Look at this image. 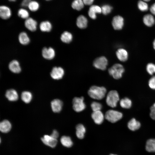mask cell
<instances>
[{"instance_id":"cell-1","label":"cell","mask_w":155,"mask_h":155,"mask_svg":"<svg viewBox=\"0 0 155 155\" xmlns=\"http://www.w3.org/2000/svg\"><path fill=\"white\" fill-rule=\"evenodd\" d=\"M106 88L104 87L92 86L88 91L89 96L94 99L101 100L104 97L106 93Z\"/></svg>"},{"instance_id":"cell-2","label":"cell","mask_w":155,"mask_h":155,"mask_svg":"<svg viewBox=\"0 0 155 155\" xmlns=\"http://www.w3.org/2000/svg\"><path fill=\"white\" fill-rule=\"evenodd\" d=\"M124 70L122 65L116 63L109 69L108 72L109 74L114 79H118L121 78Z\"/></svg>"},{"instance_id":"cell-3","label":"cell","mask_w":155,"mask_h":155,"mask_svg":"<svg viewBox=\"0 0 155 155\" xmlns=\"http://www.w3.org/2000/svg\"><path fill=\"white\" fill-rule=\"evenodd\" d=\"M119 100V95L117 91L111 90L107 94L106 99L107 104L109 106L114 108L117 106Z\"/></svg>"},{"instance_id":"cell-4","label":"cell","mask_w":155,"mask_h":155,"mask_svg":"<svg viewBox=\"0 0 155 155\" xmlns=\"http://www.w3.org/2000/svg\"><path fill=\"white\" fill-rule=\"evenodd\" d=\"M122 113L117 111L109 110L106 112L105 117L109 121L115 123L120 120L122 117Z\"/></svg>"},{"instance_id":"cell-5","label":"cell","mask_w":155,"mask_h":155,"mask_svg":"<svg viewBox=\"0 0 155 155\" xmlns=\"http://www.w3.org/2000/svg\"><path fill=\"white\" fill-rule=\"evenodd\" d=\"M83 97H75L73 98L72 101L73 108L75 111L80 112L85 108L86 106Z\"/></svg>"},{"instance_id":"cell-6","label":"cell","mask_w":155,"mask_h":155,"mask_svg":"<svg viewBox=\"0 0 155 155\" xmlns=\"http://www.w3.org/2000/svg\"><path fill=\"white\" fill-rule=\"evenodd\" d=\"M108 64V60L104 56H101L96 59L93 63L94 66L96 68L102 70H105Z\"/></svg>"},{"instance_id":"cell-7","label":"cell","mask_w":155,"mask_h":155,"mask_svg":"<svg viewBox=\"0 0 155 155\" xmlns=\"http://www.w3.org/2000/svg\"><path fill=\"white\" fill-rule=\"evenodd\" d=\"M112 24L115 30H120L123 28L124 26V19L120 16H115L113 19Z\"/></svg>"},{"instance_id":"cell-8","label":"cell","mask_w":155,"mask_h":155,"mask_svg":"<svg viewBox=\"0 0 155 155\" xmlns=\"http://www.w3.org/2000/svg\"><path fill=\"white\" fill-rule=\"evenodd\" d=\"M64 73L63 69L60 67H54L51 73V77L55 80H59L61 79Z\"/></svg>"},{"instance_id":"cell-9","label":"cell","mask_w":155,"mask_h":155,"mask_svg":"<svg viewBox=\"0 0 155 155\" xmlns=\"http://www.w3.org/2000/svg\"><path fill=\"white\" fill-rule=\"evenodd\" d=\"M41 140L44 144L51 148L55 147L57 142V139L47 135H44L43 137L41 138Z\"/></svg>"},{"instance_id":"cell-10","label":"cell","mask_w":155,"mask_h":155,"mask_svg":"<svg viewBox=\"0 0 155 155\" xmlns=\"http://www.w3.org/2000/svg\"><path fill=\"white\" fill-rule=\"evenodd\" d=\"M42 55L45 59L51 60L55 57V52L54 49L51 47H44L42 50Z\"/></svg>"},{"instance_id":"cell-11","label":"cell","mask_w":155,"mask_h":155,"mask_svg":"<svg viewBox=\"0 0 155 155\" xmlns=\"http://www.w3.org/2000/svg\"><path fill=\"white\" fill-rule=\"evenodd\" d=\"M91 117L94 123L98 125L102 123L104 118V115L100 111H93Z\"/></svg>"},{"instance_id":"cell-12","label":"cell","mask_w":155,"mask_h":155,"mask_svg":"<svg viewBox=\"0 0 155 155\" xmlns=\"http://www.w3.org/2000/svg\"><path fill=\"white\" fill-rule=\"evenodd\" d=\"M101 13V8L98 5H93L91 6L89 8L88 15L91 19H95L96 18V14Z\"/></svg>"},{"instance_id":"cell-13","label":"cell","mask_w":155,"mask_h":155,"mask_svg":"<svg viewBox=\"0 0 155 155\" xmlns=\"http://www.w3.org/2000/svg\"><path fill=\"white\" fill-rule=\"evenodd\" d=\"M11 11L10 8L5 5H1L0 7V16L3 19L9 18L11 16Z\"/></svg>"},{"instance_id":"cell-14","label":"cell","mask_w":155,"mask_h":155,"mask_svg":"<svg viewBox=\"0 0 155 155\" xmlns=\"http://www.w3.org/2000/svg\"><path fill=\"white\" fill-rule=\"evenodd\" d=\"M24 24L25 27L30 31H34L36 29L37 22L32 18H28L26 19Z\"/></svg>"},{"instance_id":"cell-15","label":"cell","mask_w":155,"mask_h":155,"mask_svg":"<svg viewBox=\"0 0 155 155\" xmlns=\"http://www.w3.org/2000/svg\"><path fill=\"white\" fill-rule=\"evenodd\" d=\"M116 55L117 58L121 61H125L128 58V53L124 49L120 48L118 49L116 52Z\"/></svg>"},{"instance_id":"cell-16","label":"cell","mask_w":155,"mask_h":155,"mask_svg":"<svg viewBox=\"0 0 155 155\" xmlns=\"http://www.w3.org/2000/svg\"><path fill=\"white\" fill-rule=\"evenodd\" d=\"M51 104L52 110L55 113L60 112L62 109L63 102L59 99L54 100L51 102Z\"/></svg>"},{"instance_id":"cell-17","label":"cell","mask_w":155,"mask_h":155,"mask_svg":"<svg viewBox=\"0 0 155 155\" xmlns=\"http://www.w3.org/2000/svg\"><path fill=\"white\" fill-rule=\"evenodd\" d=\"M88 22V20L86 17L83 15H81L78 17L76 23L79 28L84 29L87 27Z\"/></svg>"},{"instance_id":"cell-18","label":"cell","mask_w":155,"mask_h":155,"mask_svg":"<svg viewBox=\"0 0 155 155\" xmlns=\"http://www.w3.org/2000/svg\"><path fill=\"white\" fill-rule=\"evenodd\" d=\"M76 135L77 137L80 139H83L84 137L86 129L82 124H79L76 127Z\"/></svg>"},{"instance_id":"cell-19","label":"cell","mask_w":155,"mask_h":155,"mask_svg":"<svg viewBox=\"0 0 155 155\" xmlns=\"http://www.w3.org/2000/svg\"><path fill=\"white\" fill-rule=\"evenodd\" d=\"M9 68L12 72L15 73H18L21 71L19 62L16 60H13L9 63Z\"/></svg>"},{"instance_id":"cell-20","label":"cell","mask_w":155,"mask_h":155,"mask_svg":"<svg viewBox=\"0 0 155 155\" xmlns=\"http://www.w3.org/2000/svg\"><path fill=\"white\" fill-rule=\"evenodd\" d=\"M141 126L140 123L133 118L131 119L127 123L128 128L132 131H135L140 128Z\"/></svg>"},{"instance_id":"cell-21","label":"cell","mask_w":155,"mask_h":155,"mask_svg":"<svg viewBox=\"0 0 155 155\" xmlns=\"http://www.w3.org/2000/svg\"><path fill=\"white\" fill-rule=\"evenodd\" d=\"M144 24L147 26L151 27L154 24L155 20L153 16L150 14L145 15L143 18Z\"/></svg>"},{"instance_id":"cell-22","label":"cell","mask_w":155,"mask_h":155,"mask_svg":"<svg viewBox=\"0 0 155 155\" xmlns=\"http://www.w3.org/2000/svg\"><path fill=\"white\" fill-rule=\"evenodd\" d=\"M5 96L10 101H16L18 98V95L17 92L12 89L7 90Z\"/></svg>"},{"instance_id":"cell-23","label":"cell","mask_w":155,"mask_h":155,"mask_svg":"<svg viewBox=\"0 0 155 155\" xmlns=\"http://www.w3.org/2000/svg\"><path fill=\"white\" fill-rule=\"evenodd\" d=\"M11 128V124L8 120H3L0 123V130L1 132L4 133L8 132Z\"/></svg>"},{"instance_id":"cell-24","label":"cell","mask_w":155,"mask_h":155,"mask_svg":"<svg viewBox=\"0 0 155 155\" xmlns=\"http://www.w3.org/2000/svg\"><path fill=\"white\" fill-rule=\"evenodd\" d=\"M146 150L148 152H155V139H150L146 142Z\"/></svg>"},{"instance_id":"cell-25","label":"cell","mask_w":155,"mask_h":155,"mask_svg":"<svg viewBox=\"0 0 155 155\" xmlns=\"http://www.w3.org/2000/svg\"><path fill=\"white\" fill-rule=\"evenodd\" d=\"M60 141L62 144L67 148L71 147L73 145L72 141L69 136L65 135L62 136Z\"/></svg>"},{"instance_id":"cell-26","label":"cell","mask_w":155,"mask_h":155,"mask_svg":"<svg viewBox=\"0 0 155 155\" xmlns=\"http://www.w3.org/2000/svg\"><path fill=\"white\" fill-rule=\"evenodd\" d=\"M60 38L63 42L69 43L72 41L73 36L71 33L66 31L64 32L61 34Z\"/></svg>"},{"instance_id":"cell-27","label":"cell","mask_w":155,"mask_h":155,"mask_svg":"<svg viewBox=\"0 0 155 155\" xmlns=\"http://www.w3.org/2000/svg\"><path fill=\"white\" fill-rule=\"evenodd\" d=\"M20 42L23 45H26L30 42V40L27 34L22 32L20 33L18 36Z\"/></svg>"},{"instance_id":"cell-28","label":"cell","mask_w":155,"mask_h":155,"mask_svg":"<svg viewBox=\"0 0 155 155\" xmlns=\"http://www.w3.org/2000/svg\"><path fill=\"white\" fill-rule=\"evenodd\" d=\"M52 26L51 23L48 21L42 22L40 25V30L44 32H50L52 29Z\"/></svg>"},{"instance_id":"cell-29","label":"cell","mask_w":155,"mask_h":155,"mask_svg":"<svg viewBox=\"0 0 155 155\" xmlns=\"http://www.w3.org/2000/svg\"><path fill=\"white\" fill-rule=\"evenodd\" d=\"M120 104L121 107L128 109L131 107L132 105V102L129 98L125 97L120 100Z\"/></svg>"},{"instance_id":"cell-30","label":"cell","mask_w":155,"mask_h":155,"mask_svg":"<svg viewBox=\"0 0 155 155\" xmlns=\"http://www.w3.org/2000/svg\"><path fill=\"white\" fill-rule=\"evenodd\" d=\"M84 3L82 0H74L71 4L73 9L80 11L83 8Z\"/></svg>"},{"instance_id":"cell-31","label":"cell","mask_w":155,"mask_h":155,"mask_svg":"<svg viewBox=\"0 0 155 155\" xmlns=\"http://www.w3.org/2000/svg\"><path fill=\"white\" fill-rule=\"evenodd\" d=\"M32 95L31 93L28 91L23 92L21 94L22 100L26 103L30 102L32 100Z\"/></svg>"},{"instance_id":"cell-32","label":"cell","mask_w":155,"mask_h":155,"mask_svg":"<svg viewBox=\"0 0 155 155\" xmlns=\"http://www.w3.org/2000/svg\"><path fill=\"white\" fill-rule=\"evenodd\" d=\"M137 7L139 9L142 11H147L148 9V4L144 1L140 0L138 1Z\"/></svg>"},{"instance_id":"cell-33","label":"cell","mask_w":155,"mask_h":155,"mask_svg":"<svg viewBox=\"0 0 155 155\" xmlns=\"http://www.w3.org/2000/svg\"><path fill=\"white\" fill-rule=\"evenodd\" d=\"M28 7L29 9L31 11H35L38 9L39 5L37 2L35 1H32L29 3Z\"/></svg>"},{"instance_id":"cell-34","label":"cell","mask_w":155,"mask_h":155,"mask_svg":"<svg viewBox=\"0 0 155 155\" xmlns=\"http://www.w3.org/2000/svg\"><path fill=\"white\" fill-rule=\"evenodd\" d=\"M18 15L20 18L24 19H27L28 18L29 13L28 11L24 9H20L18 11Z\"/></svg>"},{"instance_id":"cell-35","label":"cell","mask_w":155,"mask_h":155,"mask_svg":"<svg viewBox=\"0 0 155 155\" xmlns=\"http://www.w3.org/2000/svg\"><path fill=\"white\" fill-rule=\"evenodd\" d=\"M101 9L102 13L104 15H107L111 12L112 7L109 5L105 4L102 6Z\"/></svg>"},{"instance_id":"cell-36","label":"cell","mask_w":155,"mask_h":155,"mask_svg":"<svg viewBox=\"0 0 155 155\" xmlns=\"http://www.w3.org/2000/svg\"><path fill=\"white\" fill-rule=\"evenodd\" d=\"M91 106L93 111H100L102 107L101 103L96 101H94L92 103Z\"/></svg>"},{"instance_id":"cell-37","label":"cell","mask_w":155,"mask_h":155,"mask_svg":"<svg viewBox=\"0 0 155 155\" xmlns=\"http://www.w3.org/2000/svg\"><path fill=\"white\" fill-rule=\"evenodd\" d=\"M146 69L149 74L153 75L155 73V65L152 63H148L146 66Z\"/></svg>"},{"instance_id":"cell-38","label":"cell","mask_w":155,"mask_h":155,"mask_svg":"<svg viewBox=\"0 0 155 155\" xmlns=\"http://www.w3.org/2000/svg\"><path fill=\"white\" fill-rule=\"evenodd\" d=\"M149 87L152 89H155V76L152 77L148 82Z\"/></svg>"},{"instance_id":"cell-39","label":"cell","mask_w":155,"mask_h":155,"mask_svg":"<svg viewBox=\"0 0 155 155\" xmlns=\"http://www.w3.org/2000/svg\"><path fill=\"white\" fill-rule=\"evenodd\" d=\"M150 117L153 119L155 120V103L151 106L150 108Z\"/></svg>"},{"instance_id":"cell-40","label":"cell","mask_w":155,"mask_h":155,"mask_svg":"<svg viewBox=\"0 0 155 155\" xmlns=\"http://www.w3.org/2000/svg\"><path fill=\"white\" fill-rule=\"evenodd\" d=\"M31 1V0H23L21 5L22 6L24 7H28V5Z\"/></svg>"},{"instance_id":"cell-41","label":"cell","mask_w":155,"mask_h":155,"mask_svg":"<svg viewBox=\"0 0 155 155\" xmlns=\"http://www.w3.org/2000/svg\"><path fill=\"white\" fill-rule=\"evenodd\" d=\"M50 135L53 138L57 139L59 137V134L57 131L54 130Z\"/></svg>"},{"instance_id":"cell-42","label":"cell","mask_w":155,"mask_h":155,"mask_svg":"<svg viewBox=\"0 0 155 155\" xmlns=\"http://www.w3.org/2000/svg\"><path fill=\"white\" fill-rule=\"evenodd\" d=\"M150 11L153 15H155V3H154L150 7Z\"/></svg>"},{"instance_id":"cell-43","label":"cell","mask_w":155,"mask_h":155,"mask_svg":"<svg viewBox=\"0 0 155 155\" xmlns=\"http://www.w3.org/2000/svg\"><path fill=\"white\" fill-rule=\"evenodd\" d=\"M94 0H82L84 4L87 5H91Z\"/></svg>"},{"instance_id":"cell-44","label":"cell","mask_w":155,"mask_h":155,"mask_svg":"<svg viewBox=\"0 0 155 155\" xmlns=\"http://www.w3.org/2000/svg\"><path fill=\"white\" fill-rule=\"evenodd\" d=\"M153 48L155 50V39L154 40L153 42Z\"/></svg>"},{"instance_id":"cell-45","label":"cell","mask_w":155,"mask_h":155,"mask_svg":"<svg viewBox=\"0 0 155 155\" xmlns=\"http://www.w3.org/2000/svg\"><path fill=\"white\" fill-rule=\"evenodd\" d=\"M9 1H11V2H14L16 0H8Z\"/></svg>"},{"instance_id":"cell-46","label":"cell","mask_w":155,"mask_h":155,"mask_svg":"<svg viewBox=\"0 0 155 155\" xmlns=\"http://www.w3.org/2000/svg\"><path fill=\"white\" fill-rule=\"evenodd\" d=\"M143 1L145 2H148L150 1V0H143Z\"/></svg>"},{"instance_id":"cell-47","label":"cell","mask_w":155,"mask_h":155,"mask_svg":"<svg viewBox=\"0 0 155 155\" xmlns=\"http://www.w3.org/2000/svg\"><path fill=\"white\" fill-rule=\"evenodd\" d=\"M110 155H117L113 154H110Z\"/></svg>"},{"instance_id":"cell-48","label":"cell","mask_w":155,"mask_h":155,"mask_svg":"<svg viewBox=\"0 0 155 155\" xmlns=\"http://www.w3.org/2000/svg\"><path fill=\"white\" fill-rule=\"evenodd\" d=\"M46 0L47 1H50V0Z\"/></svg>"}]
</instances>
